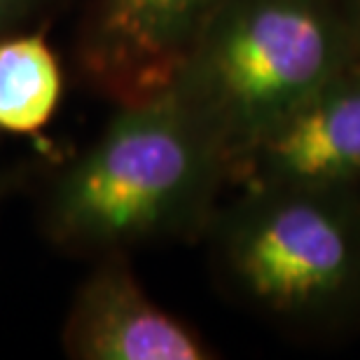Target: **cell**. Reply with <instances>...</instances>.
I'll return each mask as SVG.
<instances>
[{
	"instance_id": "6da1fadb",
	"label": "cell",
	"mask_w": 360,
	"mask_h": 360,
	"mask_svg": "<svg viewBox=\"0 0 360 360\" xmlns=\"http://www.w3.org/2000/svg\"><path fill=\"white\" fill-rule=\"evenodd\" d=\"M225 183L220 141L167 87L117 103L98 139L54 180L45 227L75 253H127L208 227Z\"/></svg>"
},
{
	"instance_id": "7a4b0ae2",
	"label": "cell",
	"mask_w": 360,
	"mask_h": 360,
	"mask_svg": "<svg viewBox=\"0 0 360 360\" xmlns=\"http://www.w3.org/2000/svg\"><path fill=\"white\" fill-rule=\"evenodd\" d=\"M354 63L344 0H227L169 87L232 164Z\"/></svg>"
},
{
	"instance_id": "3957f363",
	"label": "cell",
	"mask_w": 360,
	"mask_h": 360,
	"mask_svg": "<svg viewBox=\"0 0 360 360\" xmlns=\"http://www.w3.org/2000/svg\"><path fill=\"white\" fill-rule=\"evenodd\" d=\"M211 225L222 276L257 314L300 333L360 323V190H243Z\"/></svg>"
},
{
	"instance_id": "277c9868",
	"label": "cell",
	"mask_w": 360,
	"mask_h": 360,
	"mask_svg": "<svg viewBox=\"0 0 360 360\" xmlns=\"http://www.w3.org/2000/svg\"><path fill=\"white\" fill-rule=\"evenodd\" d=\"M229 183L241 190H360V63L236 155Z\"/></svg>"
},
{
	"instance_id": "5b68a950",
	"label": "cell",
	"mask_w": 360,
	"mask_h": 360,
	"mask_svg": "<svg viewBox=\"0 0 360 360\" xmlns=\"http://www.w3.org/2000/svg\"><path fill=\"white\" fill-rule=\"evenodd\" d=\"M227 0H96L80 61L96 89L127 103L167 89Z\"/></svg>"
},
{
	"instance_id": "8992f818",
	"label": "cell",
	"mask_w": 360,
	"mask_h": 360,
	"mask_svg": "<svg viewBox=\"0 0 360 360\" xmlns=\"http://www.w3.org/2000/svg\"><path fill=\"white\" fill-rule=\"evenodd\" d=\"M63 347L80 360H206L215 354L190 326L143 290L124 253L103 255L73 300Z\"/></svg>"
},
{
	"instance_id": "52a82bcc",
	"label": "cell",
	"mask_w": 360,
	"mask_h": 360,
	"mask_svg": "<svg viewBox=\"0 0 360 360\" xmlns=\"http://www.w3.org/2000/svg\"><path fill=\"white\" fill-rule=\"evenodd\" d=\"M63 75L54 49L42 35L0 38V129L35 134L54 117Z\"/></svg>"
},
{
	"instance_id": "ba28073f",
	"label": "cell",
	"mask_w": 360,
	"mask_h": 360,
	"mask_svg": "<svg viewBox=\"0 0 360 360\" xmlns=\"http://www.w3.org/2000/svg\"><path fill=\"white\" fill-rule=\"evenodd\" d=\"M42 0H0V38L12 33V28L26 19Z\"/></svg>"
},
{
	"instance_id": "9c48e42d",
	"label": "cell",
	"mask_w": 360,
	"mask_h": 360,
	"mask_svg": "<svg viewBox=\"0 0 360 360\" xmlns=\"http://www.w3.org/2000/svg\"><path fill=\"white\" fill-rule=\"evenodd\" d=\"M349 10L351 31H354V47H356V63H360V0H344Z\"/></svg>"
}]
</instances>
